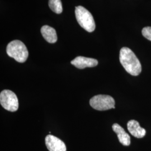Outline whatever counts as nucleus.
Returning a JSON list of instances; mask_svg holds the SVG:
<instances>
[{
  "label": "nucleus",
  "mask_w": 151,
  "mask_h": 151,
  "mask_svg": "<svg viewBox=\"0 0 151 151\" xmlns=\"http://www.w3.org/2000/svg\"><path fill=\"white\" fill-rule=\"evenodd\" d=\"M7 54L19 63H24L27 59L29 53L25 45L22 42L15 40L9 43L6 48Z\"/></svg>",
  "instance_id": "nucleus-2"
},
{
  "label": "nucleus",
  "mask_w": 151,
  "mask_h": 151,
  "mask_svg": "<svg viewBox=\"0 0 151 151\" xmlns=\"http://www.w3.org/2000/svg\"><path fill=\"white\" fill-rule=\"evenodd\" d=\"M49 6L56 14H60L63 11L60 0H49Z\"/></svg>",
  "instance_id": "nucleus-11"
},
{
  "label": "nucleus",
  "mask_w": 151,
  "mask_h": 151,
  "mask_svg": "<svg viewBox=\"0 0 151 151\" xmlns=\"http://www.w3.org/2000/svg\"><path fill=\"white\" fill-rule=\"evenodd\" d=\"M41 33L45 40L49 43H54L57 41L56 31L53 27L44 25L41 28Z\"/></svg>",
  "instance_id": "nucleus-10"
},
{
  "label": "nucleus",
  "mask_w": 151,
  "mask_h": 151,
  "mask_svg": "<svg viewBox=\"0 0 151 151\" xmlns=\"http://www.w3.org/2000/svg\"><path fill=\"white\" fill-rule=\"evenodd\" d=\"M70 63L78 69H84L86 67H94L98 65L97 60L82 56L77 57L70 62Z\"/></svg>",
  "instance_id": "nucleus-7"
},
{
  "label": "nucleus",
  "mask_w": 151,
  "mask_h": 151,
  "mask_svg": "<svg viewBox=\"0 0 151 151\" xmlns=\"http://www.w3.org/2000/svg\"><path fill=\"white\" fill-rule=\"evenodd\" d=\"M115 104L113 97L107 95H96L90 100V105L92 108L99 111L115 109Z\"/></svg>",
  "instance_id": "nucleus-4"
},
{
  "label": "nucleus",
  "mask_w": 151,
  "mask_h": 151,
  "mask_svg": "<svg viewBox=\"0 0 151 151\" xmlns=\"http://www.w3.org/2000/svg\"><path fill=\"white\" fill-rule=\"evenodd\" d=\"M0 103L6 110L14 112L19 108V101L16 94L9 90H5L0 93Z\"/></svg>",
  "instance_id": "nucleus-5"
},
{
  "label": "nucleus",
  "mask_w": 151,
  "mask_h": 151,
  "mask_svg": "<svg viewBox=\"0 0 151 151\" xmlns=\"http://www.w3.org/2000/svg\"><path fill=\"white\" fill-rule=\"evenodd\" d=\"M143 35L148 40L151 41V27H145L142 29Z\"/></svg>",
  "instance_id": "nucleus-12"
},
{
  "label": "nucleus",
  "mask_w": 151,
  "mask_h": 151,
  "mask_svg": "<svg viewBox=\"0 0 151 151\" xmlns=\"http://www.w3.org/2000/svg\"><path fill=\"white\" fill-rule=\"evenodd\" d=\"M45 141V145L49 151H66L65 143L54 135H47Z\"/></svg>",
  "instance_id": "nucleus-6"
},
{
  "label": "nucleus",
  "mask_w": 151,
  "mask_h": 151,
  "mask_svg": "<svg viewBox=\"0 0 151 151\" xmlns=\"http://www.w3.org/2000/svg\"><path fill=\"white\" fill-rule=\"evenodd\" d=\"M127 128L130 133L137 138H142L146 135V130L140 127L138 122L134 120H131L128 122Z\"/></svg>",
  "instance_id": "nucleus-8"
},
{
  "label": "nucleus",
  "mask_w": 151,
  "mask_h": 151,
  "mask_svg": "<svg viewBox=\"0 0 151 151\" xmlns=\"http://www.w3.org/2000/svg\"><path fill=\"white\" fill-rule=\"evenodd\" d=\"M112 128L114 132L117 134L118 139L120 143L123 146H129L130 144V137L125 130L118 124L115 123L113 125Z\"/></svg>",
  "instance_id": "nucleus-9"
},
{
  "label": "nucleus",
  "mask_w": 151,
  "mask_h": 151,
  "mask_svg": "<svg viewBox=\"0 0 151 151\" xmlns=\"http://www.w3.org/2000/svg\"><path fill=\"white\" fill-rule=\"evenodd\" d=\"M75 15L78 23L88 32H93L95 29V22L91 14L83 6L76 7Z\"/></svg>",
  "instance_id": "nucleus-3"
},
{
  "label": "nucleus",
  "mask_w": 151,
  "mask_h": 151,
  "mask_svg": "<svg viewBox=\"0 0 151 151\" xmlns=\"http://www.w3.org/2000/svg\"><path fill=\"white\" fill-rule=\"evenodd\" d=\"M119 60L125 70L131 75L137 76L142 71L140 61L133 51L127 47H123L120 51Z\"/></svg>",
  "instance_id": "nucleus-1"
}]
</instances>
